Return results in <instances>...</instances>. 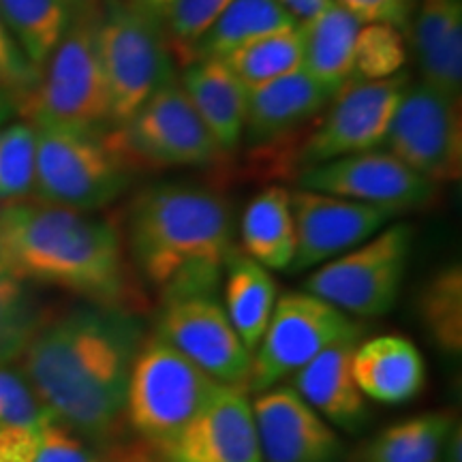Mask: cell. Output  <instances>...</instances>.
I'll use <instances>...</instances> for the list:
<instances>
[{
  "instance_id": "cell-1",
  "label": "cell",
  "mask_w": 462,
  "mask_h": 462,
  "mask_svg": "<svg viewBox=\"0 0 462 462\" xmlns=\"http://www.w3.org/2000/svg\"><path fill=\"white\" fill-rule=\"evenodd\" d=\"M146 334L142 313L79 302L50 310L17 360L51 418L90 439L109 462H129L140 446L126 429L125 401Z\"/></svg>"
},
{
  "instance_id": "cell-2",
  "label": "cell",
  "mask_w": 462,
  "mask_h": 462,
  "mask_svg": "<svg viewBox=\"0 0 462 462\" xmlns=\"http://www.w3.org/2000/svg\"><path fill=\"white\" fill-rule=\"evenodd\" d=\"M0 262L31 285L142 313L146 291L118 225L95 212L26 199L0 210Z\"/></svg>"
},
{
  "instance_id": "cell-3",
  "label": "cell",
  "mask_w": 462,
  "mask_h": 462,
  "mask_svg": "<svg viewBox=\"0 0 462 462\" xmlns=\"http://www.w3.org/2000/svg\"><path fill=\"white\" fill-rule=\"evenodd\" d=\"M123 240L142 287L159 302L218 291L234 248V215L215 189L184 182L146 187L126 208Z\"/></svg>"
},
{
  "instance_id": "cell-4",
  "label": "cell",
  "mask_w": 462,
  "mask_h": 462,
  "mask_svg": "<svg viewBox=\"0 0 462 462\" xmlns=\"http://www.w3.org/2000/svg\"><path fill=\"white\" fill-rule=\"evenodd\" d=\"M99 17V7L75 14L43 65L37 86L15 99L17 114L28 125L65 126L92 135H107L114 129L97 48Z\"/></svg>"
},
{
  "instance_id": "cell-5",
  "label": "cell",
  "mask_w": 462,
  "mask_h": 462,
  "mask_svg": "<svg viewBox=\"0 0 462 462\" xmlns=\"http://www.w3.org/2000/svg\"><path fill=\"white\" fill-rule=\"evenodd\" d=\"M221 388L163 337L148 332L126 385V429L159 454Z\"/></svg>"
},
{
  "instance_id": "cell-6",
  "label": "cell",
  "mask_w": 462,
  "mask_h": 462,
  "mask_svg": "<svg viewBox=\"0 0 462 462\" xmlns=\"http://www.w3.org/2000/svg\"><path fill=\"white\" fill-rule=\"evenodd\" d=\"M32 129L37 143L32 199L78 212H97L129 190L133 170L107 135L54 125H32Z\"/></svg>"
},
{
  "instance_id": "cell-7",
  "label": "cell",
  "mask_w": 462,
  "mask_h": 462,
  "mask_svg": "<svg viewBox=\"0 0 462 462\" xmlns=\"http://www.w3.org/2000/svg\"><path fill=\"white\" fill-rule=\"evenodd\" d=\"M97 48L114 129L176 78L163 22L135 0H106L97 28Z\"/></svg>"
},
{
  "instance_id": "cell-8",
  "label": "cell",
  "mask_w": 462,
  "mask_h": 462,
  "mask_svg": "<svg viewBox=\"0 0 462 462\" xmlns=\"http://www.w3.org/2000/svg\"><path fill=\"white\" fill-rule=\"evenodd\" d=\"M413 240L411 225L392 223L360 246L319 265L304 281V291L357 321L388 315L401 298Z\"/></svg>"
},
{
  "instance_id": "cell-9",
  "label": "cell",
  "mask_w": 462,
  "mask_h": 462,
  "mask_svg": "<svg viewBox=\"0 0 462 462\" xmlns=\"http://www.w3.org/2000/svg\"><path fill=\"white\" fill-rule=\"evenodd\" d=\"M364 326L337 306L309 291H289L276 300L262 340L251 354L246 394L281 385L328 346L360 340Z\"/></svg>"
},
{
  "instance_id": "cell-10",
  "label": "cell",
  "mask_w": 462,
  "mask_h": 462,
  "mask_svg": "<svg viewBox=\"0 0 462 462\" xmlns=\"http://www.w3.org/2000/svg\"><path fill=\"white\" fill-rule=\"evenodd\" d=\"M107 137L133 171L142 167H210L225 154L176 78Z\"/></svg>"
},
{
  "instance_id": "cell-11",
  "label": "cell",
  "mask_w": 462,
  "mask_h": 462,
  "mask_svg": "<svg viewBox=\"0 0 462 462\" xmlns=\"http://www.w3.org/2000/svg\"><path fill=\"white\" fill-rule=\"evenodd\" d=\"M385 143L394 157L437 187L456 182L462 173L460 97L426 82L409 84Z\"/></svg>"
},
{
  "instance_id": "cell-12",
  "label": "cell",
  "mask_w": 462,
  "mask_h": 462,
  "mask_svg": "<svg viewBox=\"0 0 462 462\" xmlns=\"http://www.w3.org/2000/svg\"><path fill=\"white\" fill-rule=\"evenodd\" d=\"M407 86L409 73L402 71L388 79H349L300 148V171L383 146Z\"/></svg>"
},
{
  "instance_id": "cell-13",
  "label": "cell",
  "mask_w": 462,
  "mask_h": 462,
  "mask_svg": "<svg viewBox=\"0 0 462 462\" xmlns=\"http://www.w3.org/2000/svg\"><path fill=\"white\" fill-rule=\"evenodd\" d=\"M217 293H189L163 300L154 319V332L217 383L246 392L251 354L231 326Z\"/></svg>"
},
{
  "instance_id": "cell-14",
  "label": "cell",
  "mask_w": 462,
  "mask_h": 462,
  "mask_svg": "<svg viewBox=\"0 0 462 462\" xmlns=\"http://www.w3.org/2000/svg\"><path fill=\"white\" fill-rule=\"evenodd\" d=\"M298 189L377 206L398 217L426 208L437 195V184L404 165L390 150H368L306 167L298 176Z\"/></svg>"
},
{
  "instance_id": "cell-15",
  "label": "cell",
  "mask_w": 462,
  "mask_h": 462,
  "mask_svg": "<svg viewBox=\"0 0 462 462\" xmlns=\"http://www.w3.org/2000/svg\"><path fill=\"white\" fill-rule=\"evenodd\" d=\"M291 212L296 223V255L291 273L319 268L343 255L398 218L396 212L360 204V201L296 189L291 193Z\"/></svg>"
},
{
  "instance_id": "cell-16",
  "label": "cell",
  "mask_w": 462,
  "mask_h": 462,
  "mask_svg": "<svg viewBox=\"0 0 462 462\" xmlns=\"http://www.w3.org/2000/svg\"><path fill=\"white\" fill-rule=\"evenodd\" d=\"M251 404L263 462H346L340 432L291 385H274Z\"/></svg>"
},
{
  "instance_id": "cell-17",
  "label": "cell",
  "mask_w": 462,
  "mask_h": 462,
  "mask_svg": "<svg viewBox=\"0 0 462 462\" xmlns=\"http://www.w3.org/2000/svg\"><path fill=\"white\" fill-rule=\"evenodd\" d=\"M161 462H263L246 392L223 385L170 446Z\"/></svg>"
},
{
  "instance_id": "cell-18",
  "label": "cell",
  "mask_w": 462,
  "mask_h": 462,
  "mask_svg": "<svg viewBox=\"0 0 462 462\" xmlns=\"http://www.w3.org/2000/svg\"><path fill=\"white\" fill-rule=\"evenodd\" d=\"M357 343L360 340H343L328 346L289 377V385L328 424L356 437L362 435L374 418L371 401L357 388L351 373V357Z\"/></svg>"
},
{
  "instance_id": "cell-19",
  "label": "cell",
  "mask_w": 462,
  "mask_h": 462,
  "mask_svg": "<svg viewBox=\"0 0 462 462\" xmlns=\"http://www.w3.org/2000/svg\"><path fill=\"white\" fill-rule=\"evenodd\" d=\"M334 95L337 92L315 82L302 69L248 88L242 140L251 146H273L315 120Z\"/></svg>"
},
{
  "instance_id": "cell-20",
  "label": "cell",
  "mask_w": 462,
  "mask_h": 462,
  "mask_svg": "<svg viewBox=\"0 0 462 462\" xmlns=\"http://www.w3.org/2000/svg\"><path fill=\"white\" fill-rule=\"evenodd\" d=\"M351 373L368 401L379 404H407L426 388V362L411 338L381 334L357 343Z\"/></svg>"
},
{
  "instance_id": "cell-21",
  "label": "cell",
  "mask_w": 462,
  "mask_h": 462,
  "mask_svg": "<svg viewBox=\"0 0 462 462\" xmlns=\"http://www.w3.org/2000/svg\"><path fill=\"white\" fill-rule=\"evenodd\" d=\"M180 84L225 154L245 137L248 88L221 58L187 62Z\"/></svg>"
},
{
  "instance_id": "cell-22",
  "label": "cell",
  "mask_w": 462,
  "mask_h": 462,
  "mask_svg": "<svg viewBox=\"0 0 462 462\" xmlns=\"http://www.w3.org/2000/svg\"><path fill=\"white\" fill-rule=\"evenodd\" d=\"M413 48L421 82L448 95L462 88V0H420Z\"/></svg>"
},
{
  "instance_id": "cell-23",
  "label": "cell",
  "mask_w": 462,
  "mask_h": 462,
  "mask_svg": "<svg viewBox=\"0 0 462 462\" xmlns=\"http://www.w3.org/2000/svg\"><path fill=\"white\" fill-rule=\"evenodd\" d=\"M223 309L248 354L255 351L279 300V285L268 268L240 246L229 251L223 268Z\"/></svg>"
},
{
  "instance_id": "cell-24",
  "label": "cell",
  "mask_w": 462,
  "mask_h": 462,
  "mask_svg": "<svg viewBox=\"0 0 462 462\" xmlns=\"http://www.w3.org/2000/svg\"><path fill=\"white\" fill-rule=\"evenodd\" d=\"M458 424L452 411H429L388 424L346 452V462H441Z\"/></svg>"
},
{
  "instance_id": "cell-25",
  "label": "cell",
  "mask_w": 462,
  "mask_h": 462,
  "mask_svg": "<svg viewBox=\"0 0 462 462\" xmlns=\"http://www.w3.org/2000/svg\"><path fill=\"white\" fill-rule=\"evenodd\" d=\"M360 22L332 3L313 20L300 24L302 71L332 92L354 79V51Z\"/></svg>"
},
{
  "instance_id": "cell-26",
  "label": "cell",
  "mask_w": 462,
  "mask_h": 462,
  "mask_svg": "<svg viewBox=\"0 0 462 462\" xmlns=\"http://www.w3.org/2000/svg\"><path fill=\"white\" fill-rule=\"evenodd\" d=\"M240 248L263 268H291L296 255V223L291 193L285 187H268L248 201L240 218Z\"/></svg>"
},
{
  "instance_id": "cell-27",
  "label": "cell",
  "mask_w": 462,
  "mask_h": 462,
  "mask_svg": "<svg viewBox=\"0 0 462 462\" xmlns=\"http://www.w3.org/2000/svg\"><path fill=\"white\" fill-rule=\"evenodd\" d=\"M300 26L279 0H234L180 58L182 65L201 58H223L268 34Z\"/></svg>"
},
{
  "instance_id": "cell-28",
  "label": "cell",
  "mask_w": 462,
  "mask_h": 462,
  "mask_svg": "<svg viewBox=\"0 0 462 462\" xmlns=\"http://www.w3.org/2000/svg\"><path fill=\"white\" fill-rule=\"evenodd\" d=\"M0 17L31 65L42 71L71 24L73 11L67 0H0Z\"/></svg>"
},
{
  "instance_id": "cell-29",
  "label": "cell",
  "mask_w": 462,
  "mask_h": 462,
  "mask_svg": "<svg viewBox=\"0 0 462 462\" xmlns=\"http://www.w3.org/2000/svg\"><path fill=\"white\" fill-rule=\"evenodd\" d=\"M421 328L432 345L449 357L462 351V270L460 263L439 268L418 298Z\"/></svg>"
},
{
  "instance_id": "cell-30",
  "label": "cell",
  "mask_w": 462,
  "mask_h": 462,
  "mask_svg": "<svg viewBox=\"0 0 462 462\" xmlns=\"http://www.w3.org/2000/svg\"><path fill=\"white\" fill-rule=\"evenodd\" d=\"M48 315L31 282L0 262V364L20 360Z\"/></svg>"
},
{
  "instance_id": "cell-31",
  "label": "cell",
  "mask_w": 462,
  "mask_h": 462,
  "mask_svg": "<svg viewBox=\"0 0 462 462\" xmlns=\"http://www.w3.org/2000/svg\"><path fill=\"white\" fill-rule=\"evenodd\" d=\"M221 60L246 88H255L302 67V32L296 26L268 34L229 51Z\"/></svg>"
},
{
  "instance_id": "cell-32",
  "label": "cell",
  "mask_w": 462,
  "mask_h": 462,
  "mask_svg": "<svg viewBox=\"0 0 462 462\" xmlns=\"http://www.w3.org/2000/svg\"><path fill=\"white\" fill-rule=\"evenodd\" d=\"M34 152L32 125L14 123L0 129V210L32 199Z\"/></svg>"
},
{
  "instance_id": "cell-33",
  "label": "cell",
  "mask_w": 462,
  "mask_h": 462,
  "mask_svg": "<svg viewBox=\"0 0 462 462\" xmlns=\"http://www.w3.org/2000/svg\"><path fill=\"white\" fill-rule=\"evenodd\" d=\"M407 45L402 31L390 24H362L356 37L354 78L388 79L402 71Z\"/></svg>"
},
{
  "instance_id": "cell-34",
  "label": "cell",
  "mask_w": 462,
  "mask_h": 462,
  "mask_svg": "<svg viewBox=\"0 0 462 462\" xmlns=\"http://www.w3.org/2000/svg\"><path fill=\"white\" fill-rule=\"evenodd\" d=\"M51 413L34 392L20 362L0 364V426L39 430Z\"/></svg>"
},
{
  "instance_id": "cell-35",
  "label": "cell",
  "mask_w": 462,
  "mask_h": 462,
  "mask_svg": "<svg viewBox=\"0 0 462 462\" xmlns=\"http://www.w3.org/2000/svg\"><path fill=\"white\" fill-rule=\"evenodd\" d=\"M234 0H176L165 15L161 17L165 26L167 43L178 58L184 56L190 45L204 34Z\"/></svg>"
},
{
  "instance_id": "cell-36",
  "label": "cell",
  "mask_w": 462,
  "mask_h": 462,
  "mask_svg": "<svg viewBox=\"0 0 462 462\" xmlns=\"http://www.w3.org/2000/svg\"><path fill=\"white\" fill-rule=\"evenodd\" d=\"M32 462H109L99 446L69 429L58 420H50L37 430V448Z\"/></svg>"
},
{
  "instance_id": "cell-37",
  "label": "cell",
  "mask_w": 462,
  "mask_h": 462,
  "mask_svg": "<svg viewBox=\"0 0 462 462\" xmlns=\"http://www.w3.org/2000/svg\"><path fill=\"white\" fill-rule=\"evenodd\" d=\"M39 75L42 71L31 65V60L20 50L14 34L9 32L7 24L0 17V86L17 99L37 86Z\"/></svg>"
},
{
  "instance_id": "cell-38",
  "label": "cell",
  "mask_w": 462,
  "mask_h": 462,
  "mask_svg": "<svg viewBox=\"0 0 462 462\" xmlns=\"http://www.w3.org/2000/svg\"><path fill=\"white\" fill-rule=\"evenodd\" d=\"M360 24H390L404 32L411 22V5L404 0H334Z\"/></svg>"
},
{
  "instance_id": "cell-39",
  "label": "cell",
  "mask_w": 462,
  "mask_h": 462,
  "mask_svg": "<svg viewBox=\"0 0 462 462\" xmlns=\"http://www.w3.org/2000/svg\"><path fill=\"white\" fill-rule=\"evenodd\" d=\"M37 430L0 426V462H32Z\"/></svg>"
},
{
  "instance_id": "cell-40",
  "label": "cell",
  "mask_w": 462,
  "mask_h": 462,
  "mask_svg": "<svg viewBox=\"0 0 462 462\" xmlns=\"http://www.w3.org/2000/svg\"><path fill=\"white\" fill-rule=\"evenodd\" d=\"M279 3L298 24H304V22L319 15L326 7H330L334 0H279Z\"/></svg>"
},
{
  "instance_id": "cell-41",
  "label": "cell",
  "mask_w": 462,
  "mask_h": 462,
  "mask_svg": "<svg viewBox=\"0 0 462 462\" xmlns=\"http://www.w3.org/2000/svg\"><path fill=\"white\" fill-rule=\"evenodd\" d=\"M441 462H462V430H460V424H456L452 432H449L446 448H443V460Z\"/></svg>"
},
{
  "instance_id": "cell-42",
  "label": "cell",
  "mask_w": 462,
  "mask_h": 462,
  "mask_svg": "<svg viewBox=\"0 0 462 462\" xmlns=\"http://www.w3.org/2000/svg\"><path fill=\"white\" fill-rule=\"evenodd\" d=\"M14 114H17L15 99L9 95L7 90L3 88V86H0V129H3L5 125H9L11 116H14Z\"/></svg>"
},
{
  "instance_id": "cell-43",
  "label": "cell",
  "mask_w": 462,
  "mask_h": 462,
  "mask_svg": "<svg viewBox=\"0 0 462 462\" xmlns=\"http://www.w3.org/2000/svg\"><path fill=\"white\" fill-rule=\"evenodd\" d=\"M135 3H140L143 9L150 11V14H154L161 20V17L165 15V11L170 9L176 0H135Z\"/></svg>"
},
{
  "instance_id": "cell-44",
  "label": "cell",
  "mask_w": 462,
  "mask_h": 462,
  "mask_svg": "<svg viewBox=\"0 0 462 462\" xmlns=\"http://www.w3.org/2000/svg\"><path fill=\"white\" fill-rule=\"evenodd\" d=\"M67 5L71 7L73 15L82 14V11H90L99 7V0H67Z\"/></svg>"
},
{
  "instance_id": "cell-45",
  "label": "cell",
  "mask_w": 462,
  "mask_h": 462,
  "mask_svg": "<svg viewBox=\"0 0 462 462\" xmlns=\"http://www.w3.org/2000/svg\"><path fill=\"white\" fill-rule=\"evenodd\" d=\"M103 3H106V0H103Z\"/></svg>"
}]
</instances>
